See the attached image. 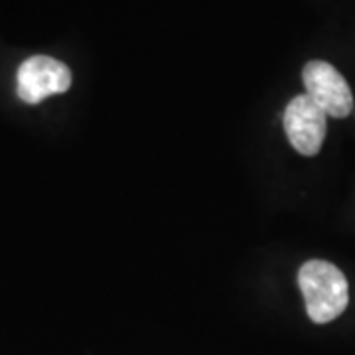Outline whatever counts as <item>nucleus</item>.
Wrapping results in <instances>:
<instances>
[{
	"label": "nucleus",
	"mask_w": 355,
	"mask_h": 355,
	"mask_svg": "<svg viewBox=\"0 0 355 355\" xmlns=\"http://www.w3.org/2000/svg\"><path fill=\"white\" fill-rule=\"evenodd\" d=\"M326 119L328 114L308 95L294 97L284 111V130L294 150L304 156H316L326 139Z\"/></svg>",
	"instance_id": "4"
},
{
	"label": "nucleus",
	"mask_w": 355,
	"mask_h": 355,
	"mask_svg": "<svg viewBox=\"0 0 355 355\" xmlns=\"http://www.w3.org/2000/svg\"><path fill=\"white\" fill-rule=\"evenodd\" d=\"M298 286L304 294L306 312L312 322L328 324L342 314L349 302L347 280L328 261H308L298 270Z\"/></svg>",
	"instance_id": "1"
},
{
	"label": "nucleus",
	"mask_w": 355,
	"mask_h": 355,
	"mask_svg": "<svg viewBox=\"0 0 355 355\" xmlns=\"http://www.w3.org/2000/svg\"><path fill=\"white\" fill-rule=\"evenodd\" d=\"M16 91L24 103L36 105L50 95L65 93L71 85L69 67L50 55H32L18 67Z\"/></svg>",
	"instance_id": "2"
},
{
	"label": "nucleus",
	"mask_w": 355,
	"mask_h": 355,
	"mask_svg": "<svg viewBox=\"0 0 355 355\" xmlns=\"http://www.w3.org/2000/svg\"><path fill=\"white\" fill-rule=\"evenodd\" d=\"M306 95L318 107L336 119H343L354 109V95L345 77L326 62H308L302 71Z\"/></svg>",
	"instance_id": "3"
}]
</instances>
